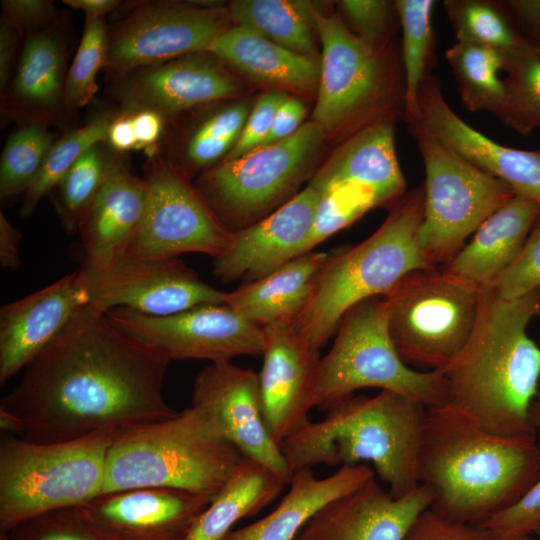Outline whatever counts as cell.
I'll return each mask as SVG.
<instances>
[{"mask_svg":"<svg viewBox=\"0 0 540 540\" xmlns=\"http://www.w3.org/2000/svg\"><path fill=\"white\" fill-rule=\"evenodd\" d=\"M107 145L122 154L136 150V138L130 114L116 113L107 131Z\"/></svg>","mask_w":540,"mask_h":540,"instance_id":"9f6ffc18","label":"cell"},{"mask_svg":"<svg viewBox=\"0 0 540 540\" xmlns=\"http://www.w3.org/2000/svg\"><path fill=\"white\" fill-rule=\"evenodd\" d=\"M443 6L456 42L475 44L500 51L529 42L520 34L503 1L446 0Z\"/></svg>","mask_w":540,"mask_h":540,"instance_id":"8d00e7d4","label":"cell"},{"mask_svg":"<svg viewBox=\"0 0 540 540\" xmlns=\"http://www.w3.org/2000/svg\"><path fill=\"white\" fill-rule=\"evenodd\" d=\"M536 535H537V537H538L539 540H540V528H539L538 531L536 532Z\"/></svg>","mask_w":540,"mask_h":540,"instance_id":"6125c7cd","label":"cell"},{"mask_svg":"<svg viewBox=\"0 0 540 540\" xmlns=\"http://www.w3.org/2000/svg\"><path fill=\"white\" fill-rule=\"evenodd\" d=\"M56 141L49 127L20 125L3 147L0 161V199L7 202L23 196L39 174Z\"/></svg>","mask_w":540,"mask_h":540,"instance_id":"f35d334b","label":"cell"},{"mask_svg":"<svg viewBox=\"0 0 540 540\" xmlns=\"http://www.w3.org/2000/svg\"><path fill=\"white\" fill-rule=\"evenodd\" d=\"M212 500L178 489L138 488L103 493L75 509L104 540H185Z\"/></svg>","mask_w":540,"mask_h":540,"instance_id":"d6986e66","label":"cell"},{"mask_svg":"<svg viewBox=\"0 0 540 540\" xmlns=\"http://www.w3.org/2000/svg\"><path fill=\"white\" fill-rule=\"evenodd\" d=\"M228 12L246 28L297 54L317 58L319 4L301 0H235Z\"/></svg>","mask_w":540,"mask_h":540,"instance_id":"d6a6232c","label":"cell"},{"mask_svg":"<svg viewBox=\"0 0 540 540\" xmlns=\"http://www.w3.org/2000/svg\"><path fill=\"white\" fill-rule=\"evenodd\" d=\"M287 97L279 90H270L262 94L250 111L236 143L222 161L236 159L260 147L270 131L278 107Z\"/></svg>","mask_w":540,"mask_h":540,"instance_id":"c3c4849f","label":"cell"},{"mask_svg":"<svg viewBox=\"0 0 540 540\" xmlns=\"http://www.w3.org/2000/svg\"><path fill=\"white\" fill-rule=\"evenodd\" d=\"M107 36L106 17L85 15L83 33L68 68L65 91L68 112L86 106L97 93L96 78L105 65Z\"/></svg>","mask_w":540,"mask_h":540,"instance_id":"b9f144b4","label":"cell"},{"mask_svg":"<svg viewBox=\"0 0 540 540\" xmlns=\"http://www.w3.org/2000/svg\"><path fill=\"white\" fill-rule=\"evenodd\" d=\"M533 49L540 55V41L536 43H531Z\"/></svg>","mask_w":540,"mask_h":540,"instance_id":"94428289","label":"cell"},{"mask_svg":"<svg viewBox=\"0 0 540 540\" xmlns=\"http://www.w3.org/2000/svg\"><path fill=\"white\" fill-rule=\"evenodd\" d=\"M481 293L437 268L406 274L382 296L389 337L417 371H441L464 349L477 323Z\"/></svg>","mask_w":540,"mask_h":540,"instance_id":"30bf717a","label":"cell"},{"mask_svg":"<svg viewBox=\"0 0 540 540\" xmlns=\"http://www.w3.org/2000/svg\"><path fill=\"white\" fill-rule=\"evenodd\" d=\"M169 362L88 305L1 399V430L49 443L174 417L163 395Z\"/></svg>","mask_w":540,"mask_h":540,"instance_id":"6da1fadb","label":"cell"},{"mask_svg":"<svg viewBox=\"0 0 540 540\" xmlns=\"http://www.w3.org/2000/svg\"><path fill=\"white\" fill-rule=\"evenodd\" d=\"M504 300H514L540 288V217L522 249L492 287Z\"/></svg>","mask_w":540,"mask_h":540,"instance_id":"bcb514c9","label":"cell"},{"mask_svg":"<svg viewBox=\"0 0 540 540\" xmlns=\"http://www.w3.org/2000/svg\"><path fill=\"white\" fill-rule=\"evenodd\" d=\"M419 118L426 129L470 163L540 204V150L501 145L453 111L440 79L430 74L419 91Z\"/></svg>","mask_w":540,"mask_h":540,"instance_id":"603a6c76","label":"cell"},{"mask_svg":"<svg viewBox=\"0 0 540 540\" xmlns=\"http://www.w3.org/2000/svg\"><path fill=\"white\" fill-rule=\"evenodd\" d=\"M146 197L144 178L133 174L114 151L104 184L78 222L84 263L102 267L126 253L142 220Z\"/></svg>","mask_w":540,"mask_h":540,"instance_id":"484cf974","label":"cell"},{"mask_svg":"<svg viewBox=\"0 0 540 540\" xmlns=\"http://www.w3.org/2000/svg\"><path fill=\"white\" fill-rule=\"evenodd\" d=\"M20 232L0 213V264L5 270H15L20 266Z\"/></svg>","mask_w":540,"mask_h":540,"instance_id":"6f0895ef","label":"cell"},{"mask_svg":"<svg viewBox=\"0 0 540 540\" xmlns=\"http://www.w3.org/2000/svg\"><path fill=\"white\" fill-rule=\"evenodd\" d=\"M503 52L504 100L496 117L522 136L540 128V55L531 43Z\"/></svg>","mask_w":540,"mask_h":540,"instance_id":"d590c367","label":"cell"},{"mask_svg":"<svg viewBox=\"0 0 540 540\" xmlns=\"http://www.w3.org/2000/svg\"><path fill=\"white\" fill-rule=\"evenodd\" d=\"M536 317L540 288L514 300L501 299L493 288L483 290L468 343L440 371L444 405L489 433H536L529 409L540 389V347L527 333Z\"/></svg>","mask_w":540,"mask_h":540,"instance_id":"7a4b0ae2","label":"cell"},{"mask_svg":"<svg viewBox=\"0 0 540 540\" xmlns=\"http://www.w3.org/2000/svg\"><path fill=\"white\" fill-rule=\"evenodd\" d=\"M192 404L217 418L243 456L290 482L292 473L264 418L258 373L231 361L211 362L195 377Z\"/></svg>","mask_w":540,"mask_h":540,"instance_id":"ac0fdd59","label":"cell"},{"mask_svg":"<svg viewBox=\"0 0 540 540\" xmlns=\"http://www.w3.org/2000/svg\"><path fill=\"white\" fill-rule=\"evenodd\" d=\"M402 30L401 57L405 77L404 116L409 123L419 118V91L431 74L434 61V0H396Z\"/></svg>","mask_w":540,"mask_h":540,"instance_id":"836d02e7","label":"cell"},{"mask_svg":"<svg viewBox=\"0 0 540 540\" xmlns=\"http://www.w3.org/2000/svg\"><path fill=\"white\" fill-rule=\"evenodd\" d=\"M322 46L313 121L326 133L352 134L380 121H393L405 108L402 57L387 59L386 44L355 35L336 14L317 17Z\"/></svg>","mask_w":540,"mask_h":540,"instance_id":"ba28073f","label":"cell"},{"mask_svg":"<svg viewBox=\"0 0 540 540\" xmlns=\"http://www.w3.org/2000/svg\"><path fill=\"white\" fill-rule=\"evenodd\" d=\"M208 52L250 78L298 91L318 87L320 61L292 52L240 26L220 33Z\"/></svg>","mask_w":540,"mask_h":540,"instance_id":"4dcf8cb0","label":"cell"},{"mask_svg":"<svg viewBox=\"0 0 540 540\" xmlns=\"http://www.w3.org/2000/svg\"><path fill=\"white\" fill-rule=\"evenodd\" d=\"M520 34L529 42L540 41V0L503 1Z\"/></svg>","mask_w":540,"mask_h":540,"instance_id":"11a10c76","label":"cell"},{"mask_svg":"<svg viewBox=\"0 0 540 540\" xmlns=\"http://www.w3.org/2000/svg\"><path fill=\"white\" fill-rule=\"evenodd\" d=\"M68 21L25 37L9 87L1 95V115L20 125H60L68 110L65 91Z\"/></svg>","mask_w":540,"mask_h":540,"instance_id":"d4e9b609","label":"cell"},{"mask_svg":"<svg viewBox=\"0 0 540 540\" xmlns=\"http://www.w3.org/2000/svg\"><path fill=\"white\" fill-rule=\"evenodd\" d=\"M339 6L358 37L373 45L386 44L395 2L385 0H343Z\"/></svg>","mask_w":540,"mask_h":540,"instance_id":"7dc6e473","label":"cell"},{"mask_svg":"<svg viewBox=\"0 0 540 540\" xmlns=\"http://www.w3.org/2000/svg\"><path fill=\"white\" fill-rule=\"evenodd\" d=\"M123 5L118 11L124 10ZM127 6L122 18L108 26L106 81L141 67L208 52L231 22L228 10L205 9L191 2L145 0L129 1Z\"/></svg>","mask_w":540,"mask_h":540,"instance_id":"5bb4252c","label":"cell"},{"mask_svg":"<svg viewBox=\"0 0 540 540\" xmlns=\"http://www.w3.org/2000/svg\"><path fill=\"white\" fill-rule=\"evenodd\" d=\"M143 178L147 186L145 210L124 255L167 259L201 253L215 258L227 248L233 231L160 150L147 157Z\"/></svg>","mask_w":540,"mask_h":540,"instance_id":"4fadbf2b","label":"cell"},{"mask_svg":"<svg viewBox=\"0 0 540 540\" xmlns=\"http://www.w3.org/2000/svg\"><path fill=\"white\" fill-rule=\"evenodd\" d=\"M115 114L101 113L85 125L66 132L50 148L32 185L22 196L20 214L31 215L40 201L59 185L75 162L92 146L106 142Z\"/></svg>","mask_w":540,"mask_h":540,"instance_id":"74e56055","label":"cell"},{"mask_svg":"<svg viewBox=\"0 0 540 540\" xmlns=\"http://www.w3.org/2000/svg\"><path fill=\"white\" fill-rule=\"evenodd\" d=\"M289 483L243 456L232 476L199 515L185 540H222L239 520L258 514Z\"/></svg>","mask_w":540,"mask_h":540,"instance_id":"1f68e13d","label":"cell"},{"mask_svg":"<svg viewBox=\"0 0 540 540\" xmlns=\"http://www.w3.org/2000/svg\"><path fill=\"white\" fill-rule=\"evenodd\" d=\"M321 194L311 185L257 222L233 231L227 248L213 258L221 282L260 279L306 253Z\"/></svg>","mask_w":540,"mask_h":540,"instance_id":"ffe728a7","label":"cell"},{"mask_svg":"<svg viewBox=\"0 0 540 540\" xmlns=\"http://www.w3.org/2000/svg\"><path fill=\"white\" fill-rule=\"evenodd\" d=\"M431 502L432 493L424 484L394 498L374 477L325 505L295 540H404Z\"/></svg>","mask_w":540,"mask_h":540,"instance_id":"cb8c5ba5","label":"cell"},{"mask_svg":"<svg viewBox=\"0 0 540 540\" xmlns=\"http://www.w3.org/2000/svg\"><path fill=\"white\" fill-rule=\"evenodd\" d=\"M242 457L217 418L192 404L174 417L117 433L106 458L102 494L168 488L213 499Z\"/></svg>","mask_w":540,"mask_h":540,"instance_id":"5b68a950","label":"cell"},{"mask_svg":"<svg viewBox=\"0 0 540 540\" xmlns=\"http://www.w3.org/2000/svg\"><path fill=\"white\" fill-rule=\"evenodd\" d=\"M90 305L80 270L0 309V384L24 370Z\"/></svg>","mask_w":540,"mask_h":540,"instance_id":"7402d4cb","label":"cell"},{"mask_svg":"<svg viewBox=\"0 0 540 540\" xmlns=\"http://www.w3.org/2000/svg\"><path fill=\"white\" fill-rule=\"evenodd\" d=\"M325 135L319 123L306 122L282 141L260 146L203 172L198 191L227 228L228 224L233 231L247 227L267 216L293 192Z\"/></svg>","mask_w":540,"mask_h":540,"instance_id":"7c38bea8","label":"cell"},{"mask_svg":"<svg viewBox=\"0 0 540 540\" xmlns=\"http://www.w3.org/2000/svg\"><path fill=\"white\" fill-rule=\"evenodd\" d=\"M540 217V204L521 195L492 213L441 272L478 291L492 288L516 258Z\"/></svg>","mask_w":540,"mask_h":540,"instance_id":"4316f807","label":"cell"},{"mask_svg":"<svg viewBox=\"0 0 540 540\" xmlns=\"http://www.w3.org/2000/svg\"><path fill=\"white\" fill-rule=\"evenodd\" d=\"M22 34L7 20L0 17V92L5 93L13 78L20 56L19 41Z\"/></svg>","mask_w":540,"mask_h":540,"instance_id":"db71d44e","label":"cell"},{"mask_svg":"<svg viewBox=\"0 0 540 540\" xmlns=\"http://www.w3.org/2000/svg\"><path fill=\"white\" fill-rule=\"evenodd\" d=\"M496 540H534L540 528V477L515 502L481 523Z\"/></svg>","mask_w":540,"mask_h":540,"instance_id":"f6af8a7d","label":"cell"},{"mask_svg":"<svg viewBox=\"0 0 540 540\" xmlns=\"http://www.w3.org/2000/svg\"><path fill=\"white\" fill-rule=\"evenodd\" d=\"M0 540H104L77 513L75 508L43 513L20 522Z\"/></svg>","mask_w":540,"mask_h":540,"instance_id":"ee69618b","label":"cell"},{"mask_svg":"<svg viewBox=\"0 0 540 540\" xmlns=\"http://www.w3.org/2000/svg\"><path fill=\"white\" fill-rule=\"evenodd\" d=\"M136 138V150H143L146 157L160 150L166 129V119L152 110H139L130 113Z\"/></svg>","mask_w":540,"mask_h":540,"instance_id":"816d5d0a","label":"cell"},{"mask_svg":"<svg viewBox=\"0 0 540 540\" xmlns=\"http://www.w3.org/2000/svg\"><path fill=\"white\" fill-rule=\"evenodd\" d=\"M540 477L537 434L486 432L446 405L427 407L420 484L430 509L456 522L481 524L515 502Z\"/></svg>","mask_w":540,"mask_h":540,"instance_id":"3957f363","label":"cell"},{"mask_svg":"<svg viewBox=\"0 0 540 540\" xmlns=\"http://www.w3.org/2000/svg\"><path fill=\"white\" fill-rule=\"evenodd\" d=\"M334 343L319 360L314 402L329 410L358 389L374 387L426 407L445 404L440 371H417L399 357L389 337L382 296L352 306L342 317Z\"/></svg>","mask_w":540,"mask_h":540,"instance_id":"9c48e42d","label":"cell"},{"mask_svg":"<svg viewBox=\"0 0 540 540\" xmlns=\"http://www.w3.org/2000/svg\"><path fill=\"white\" fill-rule=\"evenodd\" d=\"M305 113L306 107L300 99L287 97L278 107L270 131L261 146L277 143L290 137L300 128Z\"/></svg>","mask_w":540,"mask_h":540,"instance_id":"f5cc1de1","label":"cell"},{"mask_svg":"<svg viewBox=\"0 0 540 540\" xmlns=\"http://www.w3.org/2000/svg\"><path fill=\"white\" fill-rule=\"evenodd\" d=\"M424 169L420 246L434 267L448 263L465 240L516 193L443 143L418 120L408 124Z\"/></svg>","mask_w":540,"mask_h":540,"instance_id":"8fae6325","label":"cell"},{"mask_svg":"<svg viewBox=\"0 0 540 540\" xmlns=\"http://www.w3.org/2000/svg\"><path fill=\"white\" fill-rule=\"evenodd\" d=\"M122 332L168 360L231 361L237 356H262L263 327L227 304H202L166 315H146L127 308L106 312Z\"/></svg>","mask_w":540,"mask_h":540,"instance_id":"9a60e30c","label":"cell"},{"mask_svg":"<svg viewBox=\"0 0 540 540\" xmlns=\"http://www.w3.org/2000/svg\"><path fill=\"white\" fill-rule=\"evenodd\" d=\"M374 477V470L367 464L341 466L324 478H317L311 467L298 469L292 473L288 491L272 512L245 527L231 530L222 540H295L325 505Z\"/></svg>","mask_w":540,"mask_h":540,"instance_id":"f1b7e54d","label":"cell"},{"mask_svg":"<svg viewBox=\"0 0 540 540\" xmlns=\"http://www.w3.org/2000/svg\"><path fill=\"white\" fill-rule=\"evenodd\" d=\"M458 84L462 103L471 112L497 114L504 100L500 78L503 52L494 48L456 42L445 51Z\"/></svg>","mask_w":540,"mask_h":540,"instance_id":"e575fe53","label":"cell"},{"mask_svg":"<svg viewBox=\"0 0 540 540\" xmlns=\"http://www.w3.org/2000/svg\"><path fill=\"white\" fill-rule=\"evenodd\" d=\"M1 8V17L25 37L51 27L60 18L50 0H2Z\"/></svg>","mask_w":540,"mask_h":540,"instance_id":"f907efd6","label":"cell"},{"mask_svg":"<svg viewBox=\"0 0 540 540\" xmlns=\"http://www.w3.org/2000/svg\"><path fill=\"white\" fill-rule=\"evenodd\" d=\"M404 540H496L481 524L448 520L428 508L415 520Z\"/></svg>","mask_w":540,"mask_h":540,"instance_id":"681fc988","label":"cell"},{"mask_svg":"<svg viewBox=\"0 0 540 540\" xmlns=\"http://www.w3.org/2000/svg\"><path fill=\"white\" fill-rule=\"evenodd\" d=\"M423 218L421 184L390 207L385 221L367 239L329 252L307 307L291 323L309 346L320 351L352 306L385 295L412 271L436 268L420 246Z\"/></svg>","mask_w":540,"mask_h":540,"instance_id":"8992f818","label":"cell"},{"mask_svg":"<svg viewBox=\"0 0 540 540\" xmlns=\"http://www.w3.org/2000/svg\"><path fill=\"white\" fill-rule=\"evenodd\" d=\"M249 114L248 104L236 103L206 115L184 139L180 149L184 167L209 170L221 162L236 143Z\"/></svg>","mask_w":540,"mask_h":540,"instance_id":"ab89813d","label":"cell"},{"mask_svg":"<svg viewBox=\"0 0 540 540\" xmlns=\"http://www.w3.org/2000/svg\"><path fill=\"white\" fill-rule=\"evenodd\" d=\"M113 153L106 142L92 146L54 189L55 207L67 232L77 231L80 218L105 182Z\"/></svg>","mask_w":540,"mask_h":540,"instance_id":"60d3db41","label":"cell"},{"mask_svg":"<svg viewBox=\"0 0 540 540\" xmlns=\"http://www.w3.org/2000/svg\"><path fill=\"white\" fill-rule=\"evenodd\" d=\"M68 7L81 10L85 15L106 17L111 13H116L123 5L124 1L119 0H63Z\"/></svg>","mask_w":540,"mask_h":540,"instance_id":"680465c9","label":"cell"},{"mask_svg":"<svg viewBox=\"0 0 540 540\" xmlns=\"http://www.w3.org/2000/svg\"><path fill=\"white\" fill-rule=\"evenodd\" d=\"M90 305L107 312L127 308L146 315L166 316L202 304H223L228 292L204 282L179 257L138 258L123 255L110 264L84 263Z\"/></svg>","mask_w":540,"mask_h":540,"instance_id":"2e32d148","label":"cell"},{"mask_svg":"<svg viewBox=\"0 0 540 540\" xmlns=\"http://www.w3.org/2000/svg\"><path fill=\"white\" fill-rule=\"evenodd\" d=\"M107 82L118 112L152 110L166 121L239 94L238 80L209 52L185 55L132 70Z\"/></svg>","mask_w":540,"mask_h":540,"instance_id":"e0dca14e","label":"cell"},{"mask_svg":"<svg viewBox=\"0 0 540 540\" xmlns=\"http://www.w3.org/2000/svg\"><path fill=\"white\" fill-rule=\"evenodd\" d=\"M117 432L62 442L0 439V533L31 517L78 508L102 494L108 450Z\"/></svg>","mask_w":540,"mask_h":540,"instance_id":"52a82bcc","label":"cell"},{"mask_svg":"<svg viewBox=\"0 0 540 540\" xmlns=\"http://www.w3.org/2000/svg\"><path fill=\"white\" fill-rule=\"evenodd\" d=\"M529 419L533 430L540 434V389L530 405Z\"/></svg>","mask_w":540,"mask_h":540,"instance_id":"91938a15","label":"cell"},{"mask_svg":"<svg viewBox=\"0 0 540 540\" xmlns=\"http://www.w3.org/2000/svg\"><path fill=\"white\" fill-rule=\"evenodd\" d=\"M265 347L258 373L262 410L274 440L281 443L303 427L315 407L314 384L319 351L309 346L291 323L263 327Z\"/></svg>","mask_w":540,"mask_h":540,"instance_id":"44dd1931","label":"cell"},{"mask_svg":"<svg viewBox=\"0 0 540 540\" xmlns=\"http://www.w3.org/2000/svg\"><path fill=\"white\" fill-rule=\"evenodd\" d=\"M342 183L368 187L390 207L406 193L393 121L376 122L349 135L319 168L309 185L321 194Z\"/></svg>","mask_w":540,"mask_h":540,"instance_id":"83f0119b","label":"cell"},{"mask_svg":"<svg viewBox=\"0 0 540 540\" xmlns=\"http://www.w3.org/2000/svg\"><path fill=\"white\" fill-rule=\"evenodd\" d=\"M427 407L398 393L352 395L309 421L280 445L291 473L324 464L369 462L394 498L420 485V457Z\"/></svg>","mask_w":540,"mask_h":540,"instance_id":"277c9868","label":"cell"},{"mask_svg":"<svg viewBox=\"0 0 540 540\" xmlns=\"http://www.w3.org/2000/svg\"><path fill=\"white\" fill-rule=\"evenodd\" d=\"M381 206L385 204L373 190L357 183L338 184L321 193L306 253L368 211Z\"/></svg>","mask_w":540,"mask_h":540,"instance_id":"7bdbcfd3","label":"cell"},{"mask_svg":"<svg viewBox=\"0 0 540 540\" xmlns=\"http://www.w3.org/2000/svg\"><path fill=\"white\" fill-rule=\"evenodd\" d=\"M329 252L309 251L228 292L225 304L261 327L293 323L307 307Z\"/></svg>","mask_w":540,"mask_h":540,"instance_id":"f546056e","label":"cell"}]
</instances>
